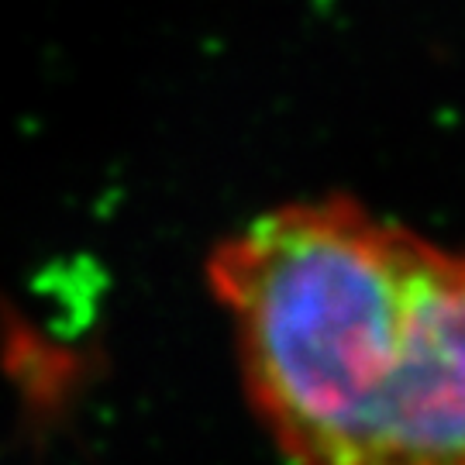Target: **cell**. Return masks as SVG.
Wrapping results in <instances>:
<instances>
[{"mask_svg":"<svg viewBox=\"0 0 465 465\" xmlns=\"http://www.w3.org/2000/svg\"><path fill=\"white\" fill-rule=\"evenodd\" d=\"M207 280L293 465H465V249L300 200L228 234Z\"/></svg>","mask_w":465,"mask_h":465,"instance_id":"obj_1","label":"cell"}]
</instances>
